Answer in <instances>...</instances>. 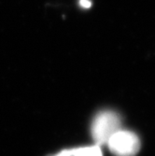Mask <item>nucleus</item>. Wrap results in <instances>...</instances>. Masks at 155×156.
Returning a JSON list of instances; mask_svg holds the SVG:
<instances>
[{
	"label": "nucleus",
	"mask_w": 155,
	"mask_h": 156,
	"mask_svg": "<svg viewBox=\"0 0 155 156\" xmlns=\"http://www.w3.org/2000/svg\"><path fill=\"white\" fill-rule=\"evenodd\" d=\"M120 115L113 110H102L98 112L91 125L92 137L96 145H104L109 138L122 128Z\"/></svg>",
	"instance_id": "obj_1"
},
{
	"label": "nucleus",
	"mask_w": 155,
	"mask_h": 156,
	"mask_svg": "<svg viewBox=\"0 0 155 156\" xmlns=\"http://www.w3.org/2000/svg\"><path fill=\"white\" fill-rule=\"evenodd\" d=\"M107 145L115 156H135L141 142L136 133L121 129L109 138Z\"/></svg>",
	"instance_id": "obj_2"
},
{
	"label": "nucleus",
	"mask_w": 155,
	"mask_h": 156,
	"mask_svg": "<svg viewBox=\"0 0 155 156\" xmlns=\"http://www.w3.org/2000/svg\"><path fill=\"white\" fill-rule=\"evenodd\" d=\"M46 156H103L101 147L99 145L84 146L72 149H64L55 153H51Z\"/></svg>",
	"instance_id": "obj_3"
},
{
	"label": "nucleus",
	"mask_w": 155,
	"mask_h": 156,
	"mask_svg": "<svg viewBox=\"0 0 155 156\" xmlns=\"http://www.w3.org/2000/svg\"><path fill=\"white\" fill-rule=\"evenodd\" d=\"M79 6L84 9H88L92 7V1L91 0H79Z\"/></svg>",
	"instance_id": "obj_4"
}]
</instances>
